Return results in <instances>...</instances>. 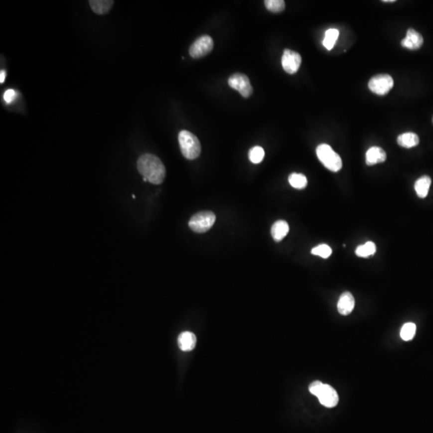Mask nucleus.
<instances>
[{"mask_svg":"<svg viewBox=\"0 0 433 433\" xmlns=\"http://www.w3.org/2000/svg\"><path fill=\"white\" fill-rule=\"evenodd\" d=\"M15 97H16V93L14 89H7V90L5 91L4 94H3V100L6 104L12 103Z\"/></svg>","mask_w":433,"mask_h":433,"instance_id":"393cba45","label":"nucleus"},{"mask_svg":"<svg viewBox=\"0 0 433 433\" xmlns=\"http://www.w3.org/2000/svg\"><path fill=\"white\" fill-rule=\"evenodd\" d=\"M89 5L96 14H105L111 10L114 4L112 0H90Z\"/></svg>","mask_w":433,"mask_h":433,"instance_id":"dca6fc26","label":"nucleus"},{"mask_svg":"<svg viewBox=\"0 0 433 433\" xmlns=\"http://www.w3.org/2000/svg\"></svg>","mask_w":433,"mask_h":433,"instance_id":"cd10ccee","label":"nucleus"},{"mask_svg":"<svg viewBox=\"0 0 433 433\" xmlns=\"http://www.w3.org/2000/svg\"><path fill=\"white\" fill-rule=\"evenodd\" d=\"M432 180L429 176H422L415 183V190L418 197L425 198L429 193V188L431 186Z\"/></svg>","mask_w":433,"mask_h":433,"instance_id":"f3484780","label":"nucleus"},{"mask_svg":"<svg viewBox=\"0 0 433 433\" xmlns=\"http://www.w3.org/2000/svg\"><path fill=\"white\" fill-rule=\"evenodd\" d=\"M266 7L271 12L280 13L285 9V2L284 0H266Z\"/></svg>","mask_w":433,"mask_h":433,"instance_id":"5701e85b","label":"nucleus"},{"mask_svg":"<svg viewBox=\"0 0 433 433\" xmlns=\"http://www.w3.org/2000/svg\"><path fill=\"white\" fill-rule=\"evenodd\" d=\"M387 159V154L380 147L373 146L368 150L366 153V163L368 165H374L378 163L384 162Z\"/></svg>","mask_w":433,"mask_h":433,"instance_id":"f8f14e48","label":"nucleus"},{"mask_svg":"<svg viewBox=\"0 0 433 433\" xmlns=\"http://www.w3.org/2000/svg\"><path fill=\"white\" fill-rule=\"evenodd\" d=\"M289 225L284 220H280L271 227V235L275 242H281L289 233Z\"/></svg>","mask_w":433,"mask_h":433,"instance_id":"4468645a","label":"nucleus"},{"mask_svg":"<svg viewBox=\"0 0 433 433\" xmlns=\"http://www.w3.org/2000/svg\"><path fill=\"white\" fill-rule=\"evenodd\" d=\"M302 64V57L296 51L285 49L282 57V65L288 74H294L298 72Z\"/></svg>","mask_w":433,"mask_h":433,"instance_id":"1a4fd4ad","label":"nucleus"},{"mask_svg":"<svg viewBox=\"0 0 433 433\" xmlns=\"http://www.w3.org/2000/svg\"><path fill=\"white\" fill-rule=\"evenodd\" d=\"M288 181H289V185H291L294 189H305L307 185V179H306V176L302 173L293 172L288 177Z\"/></svg>","mask_w":433,"mask_h":433,"instance_id":"6ab92c4d","label":"nucleus"},{"mask_svg":"<svg viewBox=\"0 0 433 433\" xmlns=\"http://www.w3.org/2000/svg\"><path fill=\"white\" fill-rule=\"evenodd\" d=\"M178 142L181 153L188 160H194L200 156L201 143L194 134L186 130L179 133Z\"/></svg>","mask_w":433,"mask_h":433,"instance_id":"7ed1b4c3","label":"nucleus"},{"mask_svg":"<svg viewBox=\"0 0 433 433\" xmlns=\"http://www.w3.org/2000/svg\"><path fill=\"white\" fill-rule=\"evenodd\" d=\"M177 342L181 351H190L195 347L197 338L193 333L190 331H185L180 334Z\"/></svg>","mask_w":433,"mask_h":433,"instance_id":"ddd939ff","label":"nucleus"},{"mask_svg":"<svg viewBox=\"0 0 433 433\" xmlns=\"http://www.w3.org/2000/svg\"><path fill=\"white\" fill-rule=\"evenodd\" d=\"M265 156V151L261 146H255L249 152V159L254 164H259Z\"/></svg>","mask_w":433,"mask_h":433,"instance_id":"4be33fe9","label":"nucleus"},{"mask_svg":"<svg viewBox=\"0 0 433 433\" xmlns=\"http://www.w3.org/2000/svg\"><path fill=\"white\" fill-rule=\"evenodd\" d=\"M339 31L338 29L329 28L325 32V37L322 41V44L326 47V49L331 51L335 46L337 39L339 38Z\"/></svg>","mask_w":433,"mask_h":433,"instance_id":"a211bd4d","label":"nucleus"},{"mask_svg":"<svg viewBox=\"0 0 433 433\" xmlns=\"http://www.w3.org/2000/svg\"><path fill=\"white\" fill-rule=\"evenodd\" d=\"M311 394L317 396L321 405L326 408H334L339 403V396L336 391L329 384H322L320 381H314L309 386Z\"/></svg>","mask_w":433,"mask_h":433,"instance_id":"f03ea898","label":"nucleus"},{"mask_svg":"<svg viewBox=\"0 0 433 433\" xmlns=\"http://www.w3.org/2000/svg\"><path fill=\"white\" fill-rule=\"evenodd\" d=\"M420 142V138L417 134L414 133H405L401 134L397 138V143L399 145L404 148H410L418 145Z\"/></svg>","mask_w":433,"mask_h":433,"instance_id":"2eb2a0df","label":"nucleus"},{"mask_svg":"<svg viewBox=\"0 0 433 433\" xmlns=\"http://www.w3.org/2000/svg\"><path fill=\"white\" fill-rule=\"evenodd\" d=\"M316 154L318 160L330 171L338 172L343 167L342 159L339 154L336 153L329 144H319L316 148Z\"/></svg>","mask_w":433,"mask_h":433,"instance_id":"20e7f679","label":"nucleus"},{"mask_svg":"<svg viewBox=\"0 0 433 433\" xmlns=\"http://www.w3.org/2000/svg\"><path fill=\"white\" fill-rule=\"evenodd\" d=\"M214 47V41L210 35H202L189 47V54L194 59H199L210 53Z\"/></svg>","mask_w":433,"mask_h":433,"instance_id":"0eeeda50","label":"nucleus"},{"mask_svg":"<svg viewBox=\"0 0 433 433\" xmlns=\"http://www.w3.org/2000/svg\"><path fill=\"white\" fill-rule=\"evenodd\" d=\"M394 85V80L388 74H379L374 76L368 83V88L372 93L384 96L390 92Z\"/></svg>","mask_w":433,"mask_h":433,"instance_id":"423d86ee","label":"nucleus"},{"mask_svg":"<svg viewBox=\"0 0 433 433\" xmlns=\"http://www.w3.org/2000/svg\"><path fill=\"white\" fill-rule=\"evenodd\" d=\"M376 251V246L374 242H368L365 244L360 245L355 250V254L360 258H368L372 256Z\"/></svg>","mask_w":433,"mask_h":433,"instance_id":"aec40b11","label":"nucleus"},{"mask_svg":"<svg viewBox=\"0 0 433 433\" xmlns=\"http://www.w3.org/2000/svg\"><path fill=\"white\" fill-rule=\"evenodd\" d=\"M138 171L153 185H160L165 177V168L162 161L153 154L142 155L138 160Z\"/></svg>","mask_w":433,"mask_h":433,"instance_id":"f257e3e1","label":"nucleus"},{"mask_svg":"<svg viewBox=\"0 0 433 433\" xmlns=\"http://www.w3.org/2000/svg\"><path fill=\"white\" fill-rule=\"evenodd\" d=\"M424 38L418 31L409 28L407 31L406 37L401 41L402 47L409 50H417L423 45Z\"/></svg>","mask_w":433,"mask_h":433,"instance_id":"9d476101","label":"nucleus"},{"mask_svg":"<svg viewBox=\"0 0 433 433\" xmlns=\"http://www.w3.org/2000/svg\"><path fill=\"white\" fill-rule=\"evenodd\" d=\"M417 331V326L413 322H407L402 326L401 337L405 341H410L414 338Z\"/></svg>","mask_w":433,"mask_h":433,"instance_id":"412c9836","label":"nucleus"},{"mask_svg":"<svg viewBox=\"0 0 433 433\" xmlns=\"http://www.w3.org/2000/svg\"><path fill=\"white\" fill-rule=\"evenodd\" d=\"M355 298L350 292H344L339 298L337 308L339 314L348 315L352 312L355 307Z\"/></svg>","mask_w":433,"mask_h":433,"instance_id":"9b49d317","label":"nucleus"},{"mask_svg":"<svg viewBox=\"0 0 433 433\" xmlns=\"http://www.w3.org/2000/svg\"><path fill=\"white\" fill-rule=\"evenodd\" d=\"M383 2H394L395 0H384V1H383Z\"/></svg>","mask_w":433,"mask_h":433,"instance_id":"bb28decb","label":"nucleus"},{"mask_svg":"<svg viewBox=\"0 0 433 433\" xmlns=\"http://www.w3.org/2000/svg\"><path fill=\"white\" fill-rule=\"evenodd\" d=\"M230 88L238 91L242 97L248 98L253 93V88L248 76L242 73H235L228 80Z\"/></svg>","mask_w":433,"mask_h":433,"instance_id":"6e6552de","label":"nucleus"},{"mask_svg":"<svg viewBox=\"0 0 433 433\" xmlns=\"http://www.w3.org/2000/svg\"><path fill=\"white\" fill-rule=\"evenodd\" d=\"M216 221L215 214L211 211H202L194 214L189 220V226L196 233H205L212 228Z\"/></svg>","mask_w":433,"mask_h":433,"instance_id":"39448f33","label":"nucleus"},{"mask_svg":"<svg viewBox=\"0 0 433 433\" xmlns=\"http://www.w3.org/2000/svg\"><path fill=\"white\" fill-rule=\"evenodd\" d=\"M311 254L313 255L321 257L322 259H328L332 254V250L328 245L321 244L313 248L311 250Z\"/></svg>","mask_w":433,"mask_h":433,"instance_id":"b1692460","label":"nucleus"},{"mask_svg":"<svg viewBox=\"0 0 433 433\" xmlns=\"http://www.w3.org/2000/svg\"><path fill=\"white\" fill-rule=\"evenodd\" d=\"M5 78H6V72L4 70H2L0 72V83L1 84L4 83Z\"/></svg>","mask_w":433,"mask_h":433,"instance_id":"a878e982","label":"nucleus"}]
</instances>
